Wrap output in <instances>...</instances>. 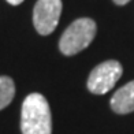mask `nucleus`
I'll use <instances>...</instances> for the list:
<instances>
[{
    "mask_svg": "<svg viewBox=\"0 0 134 134\" xmlns=\"http://www.w3.org/2000/svg\"><path fill=\"white\" fill-rule=\"evenodd\" d=\"M22 134H52V116L47 99L40 93H30L22 103Z\"/></svg>",
    "mask_w": 134,
    "mask_h": 134,
    "instance_id": "nucleus-1",
    "label": "nucleus"
},
{
    "mask_svg": "<svg viewBox=\"0 0 134 134\" xmlns=\"http://www.w3.org/2000/svg\"><path fill=\"white\" fill-rule=\"evenodd\" d=\"M96 36V22L90 18H80L64 30L59 41V49L66 56L83 51Z\"/></svg>",
    "mask_w": 134,
    "mask_h": 134,
    "instance_id": "nucleus-2",
    "label": "nucleus"
},
{
    "mask_svg": "<svg viewBox=\"0 0 134 134\" xmlns=\"http://www.w3.org/2000/svg\"><path fill=\"white\" fill-rule=\"evenodd\" d=\"M123 69L116 60H107L90 71L88 78V89L94 94H105L122 77Z\"/></svg>",
    "mask_w": 134,
    "mask_h": 134,
    "instance_id": "nucleus-3",
    "label": "nucleus"
},
{
    "mask_svg": "<svg viewBox=\"0 0 134 134\" xmlns=\"http://www.w3.org/2000/svg\"><path fill=\"white\" fill-rule=\"evenodd\" d=\"M62 8V0H37L33 10V23L41 36H48L56 29Z\"/></svg>",
    "mask_w": 134,
    "mask_h": 134,
    "instance_id": "nucleus-4",
    "label": "nucleus"
},
{
    "mask_svg": "<svg viewBox=\"0 0 134 134\" xmlns=\"http://www.w3.org/2000/svg\"><path fill=\"white\" fill-rule=\"evenodd\" d=\"M111 108L116 114H129L134 111V81L126 83L111 97Z\"/></svg>",
    "mask_w": 134,
    "mask_h": 134,
    "instance_id": "nucleus-5",
    "label": "nucleus"
},
{
    "mask_svg": "<svg viewBox=\"0 0 134 134\" xmlns=\"http://www.w3.org/2000/svg\"><path fill=\"white\" fill-rule=\"evenodd\" d=\"M15 96V83L7 75L0 77V109L5 108Z\"/></svg>",
    "mask_w": 134,
    "mask_h": 134,
    "instance_id": "nucleus-6",
    "label": "nucleus"
},
{
    "mask_svg": "<svg viewBox=\"0 0 134 134\" xmlns=\"http://www.w3.org/2000/svg\"><path fill=\"white\" fill-rule=\"evenodd\" d=\"M114 2L116 3L118 5H125V4H127V3H129L130 0H114Z\"/></svg>",
    "mask_w": 134,
    "mask_h": 134,
    "instance_id": "nucleus-7",
    "label": "nucleus"
},
{
    "mask_svg": "<svg viewBox=\"0 0 134 134\" xmlns=\"http://www.w3.org/2000/svg\"><path fill=\"white\" fill-rule=\"evenodd\" d=\"M7 2H8L11 5H18V4H21L23 0H7Z\"/></svg>",
    "mask_w": 134,
    "mask_h": 134,
    "instance_id": "nucleus-8",
    "label": "nucleus"
}]
</instances>
